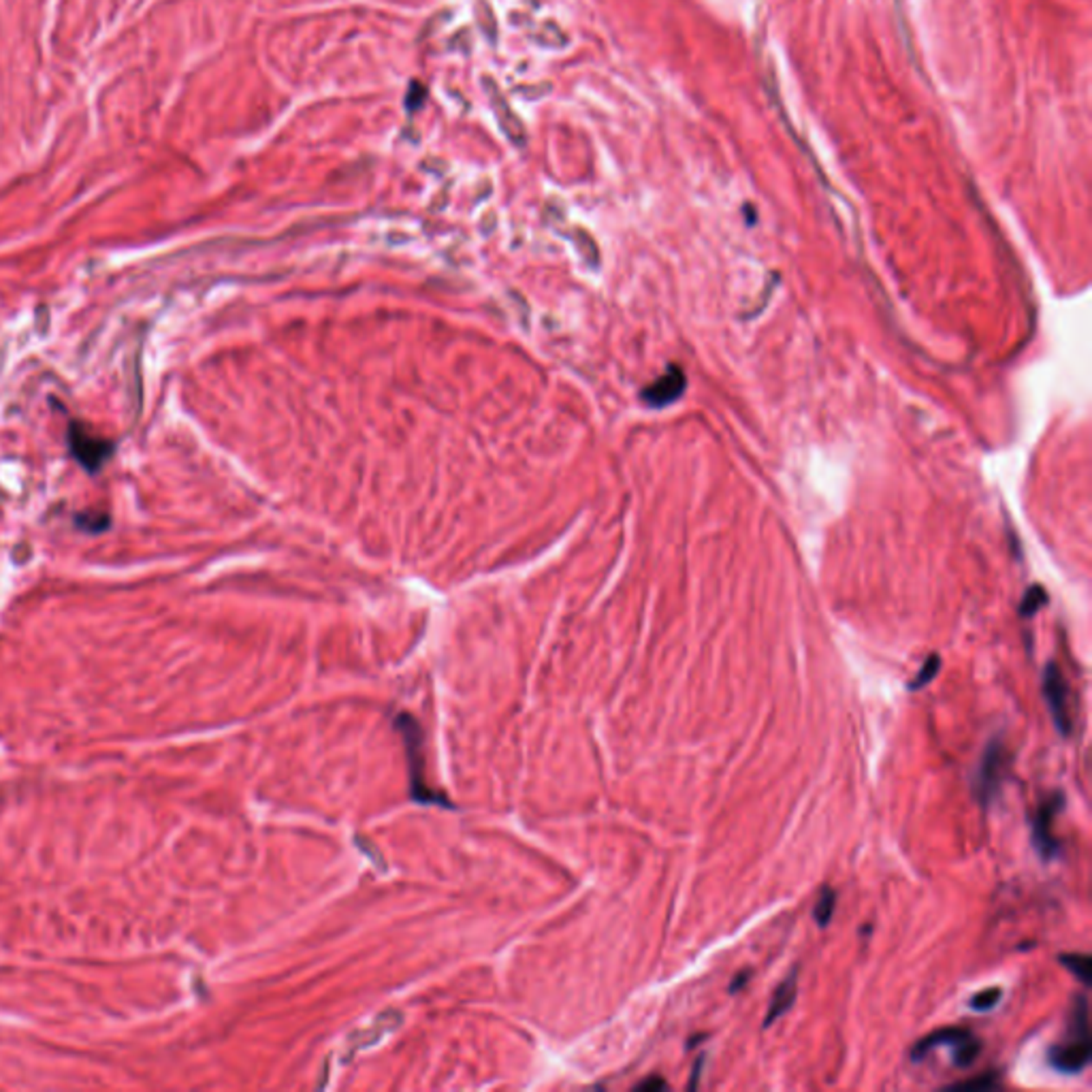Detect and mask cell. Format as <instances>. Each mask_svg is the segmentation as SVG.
I'll return each mask as SVG.
<instances>
[{"label":"cell","mask_w":1092,"mask_h":1092,"mask_svg":"<svg viewBox=\"0 0 1092 1092\" xmlns=\"http://www.w3.org/2000/svg\"><path fill=\"white\" fill-rule=\"evenodd\" d=\"M1045 601H1048V595H1045L1043 587H1030V589L1026 591L1024 600H1022V604H1020V614H1022V617H1033V614L1037 613V610L1045 604Z\"/></svg>","instance_id":"obj_16"},{"label":"cell","mask_w":1092,"mask_h":1092,"mask_svg":"<svg viewBox=\"0 0 1092 1092\" xmlns=\"http://www.w3.org/2000/svg\"><path fill=\"white\" fill-rule=\"evenodd\" d=\"M1045 1058H1048V1065L1056 1073H1063V1076H1080L1090 1065L1092 1035L1089 1024V1001H1086V994H1080V997L1073 998L1065 1035H1063L1061 1041L1050 1045Z\"/></svg>","instance_id":"obj_1"},{"label":"cell","mask_w":1092,"mask_h":1092,"mask_svg":"<svg viewBox=\"0 0 1092 1092\" xmlns=\"http://www.w3.org/2000/svg\"><path fill=\"white\" fill-rule=\"evenodd\" d=\"M939 670H941V657L939 655H930L924 666L920 668V673L915 674L913 681L909 683V692H918V689H924L928 683H933V679L937 677Z\"/></svg>","instance_id":"obj_15"},{"label":"cell","mask_w":1092,"mask_h":1092,"mask_svg":"<svg viewBox=\"0 0 1092 1092\" xmlns=\"http://www.w3.org/2000/svg\"><path fill=\"white\" fill-rule=\"evenodd\" d=\"M702 1069H705V1056L696 1058V1063H693L692 1077H689V1084H687L689 1090H696L698 1089V1084H700V1077H702Z\"/></svg>","instance_id":"obj_18"},{"label":"cell","mask_w":1092,"mask_h":1092,"mask_svg":"<svg viewBox=\"0 0 1092 1092\" xmlns=\"http://www.w3.org/2000/svg\"><path fill=\"white\" fill-rule=\"evenodd\" d=\"M835 911H836V892L832 890L830 886H823L822 892H819L816 909H813V920H816L817 926L826 928L828 924L832 922V918H835Z\"/></svg>","instance_id":"obj_13"},{"label":"cell","mask_w":1092,"mask_h":1092,"mask_svg":"<svg viewBox=\"0 0 1092 1092\" xmlns=\"http://www.w3.org/2000/svg\"><path fill=\"white\" fill-rule=\"evenodd\" d=\"M666 1089H668V1082L660 1076H651V1077H647L645 1082L634 1086V1090H640V1092H661Z\"/></svg>","instance_id":"obj_17"},{"label":"cell","mask_w":1092,"mask_h":1092,"mask_svg":"<svg viewBox=\"0 0 1092 1092\" xmlns=\"http://www.w3.org/2000/svg\"><path fill=\"white\" fill-rule=\"evenodd\" d=\"M1003 1077L998 1076L997 1071H985L982 1076L978 1077H969L965 1082H956V1084L946 1086V1090L952 1092H990V1090H1001L1003 1089Z\"/></svg>","instance_id":"obj_11"},{"label":"cell","mask_w":1092,"mask_h":1092,"mask_svg":"<svg viewBox=\"0 0 1092 1092\" xmlns=\"http://www.w3.org/2000/svg\"><path fill=\"white\" fill-rule=\"evenodd\" d=\"M683 391H685V374L677 367V365H673L668 372L661 374L653 384H649V387L642 391V400H645V404L651 406V408H664V406L677 401L679 397L683 395Z\"/></svg>","instance_id":"obj_8"},{"label":"cell","mask_w":1092,"mask_h":1092,"mask_svg":"<svg viewBox=\"0 0 1092 1092\" xmlns=\"http://www.w3.org/2000/svg\"><path fill=\"white\" fill-rule=\"evenodd\" d=\"M937 1048H950L952 1063L958 1069H969L982 1054V1041L975 1037L969 1029L946 1026V1029L933 1030L926 1037L915 1041V1045L911 1048V1061H926L928 1054Z\"/></svg>","instance_id":"obj_3"},{"label":"cell","mask_w":1092,"mask_h":1092,"mask_svg":"<svg viewBox=\"0 0 1092 1092\" xmlns=\"http://www.w3.org/2000/svg\"><path fill=\"white\" fill-rule=\"evenodd\" d=\"M71 451H73V455L77 457V461H80L88 471H96V470H101V465L109 459L114 446H111L109 442H105V439L90 436V433L83 432L81 427L73 425Z\"/></svg>","instance_id":"obj_7"},{"label":"cell","mask_w":1092,"mask_h":1092,"mask_svg":"<svg viewBox=\"0 0 1092 1092\" xmlns=\"http://www.w3.org/2000/svg\"><path fill=\"white\" fill-rule=\"evenodd\" d=\"M1041 692H1043L1045 706H1048L1050 715H1052L1056 732L1065 738L1071 737L1073 717H1071V705H1069V696H1071V692H1069L1067 679L1056 661H1048V664H1045L1043 677H1041Z\"/></svg>","instance_id":"obj_5"},{"label":"cell","mask_w":1092,"mask_h":1092,"mask_svg":"<svg viewBox=\"0 0 1092 1092\" xmlns=\"http://www.w3.org/2000/svg\"><path fill=\"white\" fill-rule=\"evenodd\" d=\"M1058 962L1077 979L1084 988L1092 984V958L1089 954H1061Z\"/></svg>","instance_id":"obj_12"},{"label":"cell","mask_w":1092,"mask_h":1092,"mask_svg":"<svg viewBox=\"0 0 1092 1092\" xmlns=\"http://www.w3.org/2000/svg\"><path fill=\"white\" fill-rule=\"evenodd\" d=\"M796 997H798V969L794 966V969L790 971L788 978L777 985V990L772 992L770 1005H768V1011L764 1017V1029H770L779 1017H783L785 1013L792 1010Z\"/></svg>","instance_id":"obj_9"},{"label":"cell","mask_w":1092,"mask_h":1092,"mask_svg":"<svg viewBox=\"0 0 1092 1092\" xmlns=\"http://www.w3.org/2000/svg\"><path fill=\"white\" fill-rule=\"evenodd\" d=\"M397 725H400V732L404 734V743L406 749H408V756L412 757L410 760V781H412V796H414L419 803H436V804H444L446 800L439 798L438 794H433L432 790L427 788V781H425V766H423V737H420V728L410 715H400L397 717Z\"/></svg>","instance_id":"obj_6"},{"label":"cell","mask_w":1092,"mask_h":1092,"mask_svg":"<svg viewBox=\"0 0 1092 1092\" xmlns=\"http://www.w3.org/2000/svg\"><path fill=\"white\" fill-rule=\"evenodd\" d=\"M1011 753L1003 737H992L985 743L982 757L973 775V796L979 807H992L994 800L1003 792L1007 777H1010Z\"/></svg>","instance_id":"obj_2"},{"label":"cell","mask_w":1092,"mask_h":1092,"mask_svg":"<svg viewBox=\"0 0 1092 1092\" xmlns=\"http://www.w3.org/2000/svg\"><path fill=\"white\" fill-rule=\"evenodd\" d=\"M1001 1001H1003V990L998 988V985H992V988H984V990H979L978 994H973L969 1001V1007L978 1013H988V1011H992Z\"/></svg>","instance_id":"obj_14"},{"label":"cell","mask_w":1092,"mask_h":1092,"mask_svg":"<svg viewBox=\"0 0 1092 1092\" xmlns=\"http://www.w3.org/2000/svg\"><path fill=\"white\" fill-rule=\"evenodd\" d=\"M747 982H749V971H743V973H740L738 978L734 979L732 984H730V992H732V994L740 992V990H743V985L747 984Z\"/></svg>","instance_id":"obj_19"},{"label":"cell","mask_w":1092,"mask_h":1092,"mask_svg":"<svg viewBox=\"0 0 1092 1092\" xmlns=\"http://www.w3.org/2000/svg\"><path fill=\"white\" fill-rule=\"evenodd\" d=\"M487 92H489V99H491L495 115H497V120H499V124H502L506 137L510 139L515 146H525V128H523L521 120L512 114L510 107L506 105V101L499 96L497 88H495V83L491 80L487 81Z\"/></svg>","instance_id":"obj_10"},{"label":"cell","mask_w":1092,"mask_h":1092,"mask_svg":"<svg viewBox=\"0 0 1092 1092\" xmlns=\"http://www.w3.org/2000/svg\"><path fill=\"white\" fill-rule=\"evenodd\" d=\"M1065 807V794L1054 790L1039 800V807L1030 819V841L1043 862H1052L1061 855V841L1054 835V819Z\"/></svg>","instance_id":"obj_4"}]
</instances>
